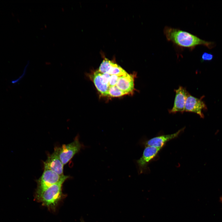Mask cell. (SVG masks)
<instances>
[{"label":"cell","mask_w":222,"mask_h":222,"mask_svg":"<svg viewBox=\"0 0 222 222\" xmlns=\"http://www.w3.org/2000/svg\"><path fill=\"white\" fill-rule=\"evenodd\" d=\"M163 33L168 41L182 47L193 49L198 45H203L209 49L215 46V43L206 41L188 32L169 27H166Z\"/></svg>","instance_id":"1"},{"label":"cell","mask_w":222,"mask_h":222,"mask_svg":"<svg viewBox=\"0 0 222 222\" xmlns=\"http://www.w3.org/2000/svg\"><path fill=\"white\" fill-rule=\"evenodd\" d=\"M69 177L67 176L59 182L43 191L35 193L36 199L49 208L54 209L62 198L63 184Z\"/></svg>","instance_id":"2"},{"label":"cell","mask_w":222,"mask_h":222,"mask_svg":"<svg viewBox=\"0 0 222 222\" xmlns=\"http://www.w3.org/2000/svg\"><path fill=\"white\" fill-rule=\"evenodd\" d=\"M83 145L80 143L79 136H77L72 142L63 144L61 147H56L55 150L64 165L67 163L82 148Z\"/></svg>","instance_id":"3"},{"label":"cell","mask_w":222,"mask_h":222,"mask_svg":"<svg viewBox=\"0 0 222 222\" xmlns=\"http://www.w3.org/2000/svg\"><path fill=\"white\" fill-rule=\"evenodd\" d=\"M67 176L65 175L60 176L51 170L44 169L41 176L37 180L36 193L43 191L50 186L59 182Z\"/></svg>","instance_id":"4"},{"label":"cell","mask_w":222,"mask_h":222,"mask_svg":"<svg viewBox=\"0 0 222 222\" xmlns=\"http://www.w3.org/2000/svg\"><path fill=\"white\" fill-rule=\"evenodd\" d=\"M162 148L150 146H145L141 157L136 161L139 174L146 173L149 171L148 165L158 154Z\"/></svg>","instance_id":"5"},{"label":"cell","mask_w":222,"mask_h":222,"mask_svg":"<svg viewBox=\"0 0 222 222\" xmlns=\"http://www.w3.org/2000/svg\"><path fill=\"white\" fill-rule=\"evenodd\" d=\"M175 96L172 108L168 110L170 113L177 112L183 113L184 111L185 105L188 96L190 94L186 89L180 86L175 90Z\"/></svg>","instance_id":"6"},{"label":"cell","mask_w":222,"mask_h":222,"mask_svg":"<svg viewBox=\"0 0 222 222\" xmlns=\"http://www.w3.org/2000/svg\"><path fill=\"white\" fill-rule=\"evenodd\" d=\"M206 108L204 103L201 99L195 97L190 94L188 96L185 106V112L195 113L203 118L202 111Z\"/></svg>","instance_id":"7"},{"label":"cell","mask_w":222,"mask_h":222,"mask_svg":"<svg viewBox=\"0 0 222 222\" xmlns=\"http://www.w3.org/2000/svg\"><path fill=\"white\" fill-rule=\"evenodd\" d=\"M184 129L185 128H182L172 134L155 137L144 141L143 144L145 146H150L162 148L167 142L177 137Z\"/></svg>","instance_id":"8"},{"label":"cell","mask_w":222,"mask_h":222,"mask_svg":"<svg viewBox=\"0 0 222 222\" xmlns=\"http://www.w3.org/2000/svg\"><path fill=\"white\" fill-rule=\"evenodd\" d=\"M44 169L51 170L59 175L63 176L64 165L61 161L56 151H54L49 154L43 162Z\"/></svg>","instance_id":"9"},{"label":"cell","mask_w":222,"mask_h":222,"mask_svg":"<svg viewBox=\"0 0 222 222\" xmlns=\"http://www.w3.org/2000/svg\"><path fill=\"white\" fill-rule=\"evenodd\" d=\"M135 76L127 73L120 76L116 86L126 94H132L134 90V79Z\"/></svg>","instance_id":"10"},{"label":"cell","mask_w":222,"mask_h":222,"mask_svg":"<svg viewBox=\"0 0 222 222\" xmlns=\"http://www.w3.org/2000/svg\"><path fill=\"white\" fill-rule=\"evenodd\" d=\"M92 79L97 89L103 96H108L109 85L103 80L102 73L98 70L94 72L92 76Z\"/></svg>","instance_id":"11"},{"label":"cell","mask_w":222,"mask_h":222,"mask_svg":"<svg viewBox=\"0 0 222 222\" xmlns=\"http://www.w3.org/2000/svg\"><path fill=\"white\" fill-rule=\"evenodd\" d=\"M127 72L117 64L112 62L111 67L108 72L110 75H115L119 76L125 75Z\"/></svg>","instance_id":"12"},{"label":"cell","mask_w":222,"mask_h":222,"mask_svg":"<svg viewBox=\"0 0 222 222\" xmlns=\"http://www.w3.org/2000/svg\"><path fill=\"white\" fill-rule=\"evenodd\" d=\"M112 61L105 58L101 64L98 71L102 73H108L111 67Z\"/></svg>","instance_id":"13"},{"label":"cell","mask_w":222,"mask_h":222,"mask_svg":"<svg viewBox=\"0 0 222 222\" xmlns=\"http://www.w3.org/2000/svg\"><path fill=\"white\" fill-rule=\"evenodd\" d=\"M125 95H126V93L118 88L116 85L109 87L108 96L112 97H118Z\"/></svg>","instance_id":"14"},{"label":"cell","mask_w":222,"mask_h":222,"mask_svg":"<svg viewBox=\"0 0 222 222\" xmlns=\"http://www.w3.org/2000/svg\"><path fill=\"white\" fill-rule=\"evenodd\" d=\"M120 76L115 75H111L109 81L110 87L116 85Z\"/></svg>","instance_id":"15"},{"label":"cell","mask_w":222,"mask_h":222,"mask_svg":"<svg viewBox=\"0 0 222 222\" xmlns=\"http://www.w3.org/2000/svg\"><path fill=\"white\" fill-rule=\"evenodd\" d=\"M213 58V56L212 54L205 52L202 55L201 60L203 61H210Z\"/></svg>","instance_id":"16"},{"label":"cell","mask_w":222,"mask_h":222,"mask_svg":"<svg viewBox=\"0 0 222 222\" xmlns=\"http://www.w3.org/2000/svg\"><path fill=\"white\" fill-rule=\"evenodd\" d=\"M110 76L111 75L108 73H102V76L103 80L106 83L109 85V81Z\"/></svg>","instance_id":"17"},{"label":"cell","mask_w":222,"mask_h":222,"mask_svg":"<svg viewBox=\"0 0 222 222\" xmlns=\"http://www.w3.org/2000/svg\"><path fill=\"white\" fill-rule=\"evenodd\" d=\"M220 200L221 202V203H222V196L220 197Z\"/></svg>","instance_id":"18"}]
</instances>
